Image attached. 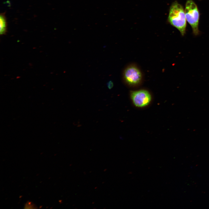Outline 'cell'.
<instances>
[{
	"label": "cell",
	"mask_w": 209,
	"mask_h": 209,
	"mask_svg": "<svg viewBox=\"0 0 209 209\" xmlns=\"http://www.w3.org/2000/svg\"><path fill=\"white\" fill-rule=\"evenodd\" d=\"M130 97L134 105L138 107H143L148 105L151 100L150 93L147 90L141 89L130 91Z\"/></svg>",
	"instance_id": "cell-3"
},
{
	"label": "cell",
	"mask_w": 209,
	"mask_h": 209,
	"mask_svg": "<svg viewBox=\"0 0 209 209\" xmlns=\"http://www.w3.org/2000/svg\"><path fill=\"white\" fill-rule=\"evenodd\" d=\"M107 86L109 89H111L113 86V84L112 82L109 81L107 83Z\"/></svg>",
	"instance_id": "cell-6"
},
{
	"label": "cell",
	"mask_w": 209,
	"mask_h": 209,
	"mask_svg": "<svg viewBox=\"0 0 209 209\" xmlns=\"http://www.w3.org/2000/svg\"><path fill=\"white\" fill-rule=\"evenodd\" d=\"M123 78L125 82L130 85L138 84L142 79V74L138 68L134 66L127 67L124 70Z\"/></svg>",
	"instance_id": "cell-4"
},
{
	"label": "cell",
	"mask_w": 209,
	"mask_h": 209,
	"mask_svg": "<svg viewBox=\"0 0 209 209\" xmlns=\"http://www.w3.org/2000/svg\"><path fill=\"white\" fill-rule=\"evenodd\" d=\"M184 11L186 21L191 26L193 33L195 35H198L199 15L196 5L192 0H188Z\"/></svg>",
	"instance_id": "cell-2"
},
{
	"label": "cell",
	"mask_w": 209,
	"mask_h": 209,
	"mask_svg": "<svg viewBox=\"0 0 209 209\" xmlns=\"http://www.w3.org/2000/svg\"><path fill=\"white\" fill-rule=\"evenodd\" d=\"M168 19L170 24L180 31L182 36L184 35L186 25L185 11L182 6L177 2H174L170 6Z\"/></svg>",
	"instance_id": "cell-1"
},
{
	"label": "cell",
	"mask_w": 209,
	"mask_h": 209,
	"mask_svg": "<svg viewBox=\"0 0 209 209\" xmlns=\"http://www.w3.org/2000/svg\"><path fill=\"white\" fill-rule=\"evenodd\" d=\"M0 33L4 34L7 31V23L4 13H1L0 15Z\"/></svg>",
	"instance_id": "cell-5"
}]
</instances>
